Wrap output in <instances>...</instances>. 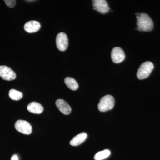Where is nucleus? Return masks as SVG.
<instances>
[{
  "mask_svg": "<svg viewBox=\"0 0 160 160\" xmlns=\"http://www.w3.org/2000/svg\"><path fill=\"white\" fill-rule=\"evenodd\" d=\"M11 160H18V157L17 155L14 154L12 157Z\"/></svg>",
  "mask_w": 160,
  "mask_h": 160,
  "instance_id": "nucleus-17",
  "label": "nucleus"
},
{
  "mask_svg": "<svg viewBox=\"0 0 160 160\" xmlns=\"http://www.w3.org/2000/svg\"><path fill=\"white\" fill-rule=\"evenodd\" d=\"M114 98L110 95H107L100 100L98 105V109L101 112H106L112 109L114 107Z\"/></svg>",
  "mask_w": 160,
  "mask_h": 160,
  "instance_id": "nucleus-2",
  "label": "nucleus"
},
{
  "mask_svg": "<svg viewBox=\"0 0 160 160\" xmlns=\"http://www.w3.org/2000/svg\"><path fill=\"white\" fill-rule=\"evenodd\" d=\"M66 86L73 91L77 90L78 88V84L77 81L73 78L67 77L64 80Z\"/></svg>",
  "mask_w": 160,
  "mask_h": 160,
  "instance_id": "nucleus-13",
  "label": "nucleus"
},
{
  "mask_svg": "<svg viewBox=\"0 0 160 160\" xmlns=\"http://www.w3.org/2000/svg\"><path fill=\"white\" fill-rule=\"evenodd\" d=\"M111 58L115 63H120L122 62L125 58V54L123 49L120 47H115L111 52Z\"/></svg>",
  "mask_w": 160,
  "mask_h": 160,
  "instance_id": "nucleus-8",
  "label": "nucleus"
},
{
  "mask_svg": "<svg viewBox=\"0 0 160 160\" xmlns=\"http://www.w3.org/2000/svg\"><path fill=\"white\" fill-rule=\"evenodd\" d=\"M0 77L3 80L11 81L16 78V74L14 71L7 66H0Z\"/></svg>",
  "mask_w": 160,
  "mask_h": 160,
  "instance_id": "nucleus-6",
  "label": "nucleus"
},
{
  "mask_svg": "<svg viewBox=\"0 0 160 160\" xmlns=\"http://www.w3.org/2000/svg\"><path fill=\"white\" fill-rule=\"evenodd\" d=\"M27 109L29 112L37 114L42 113L44 110V108L41 104L35 102L29 103L27 106Z\"/></svg>",
  "mask_w": 160,
  "mask_h": 160,
  "instance_id": "nucleus-11",
  "label": "nucleus"
},
{
  "mask_svg": "<svg viewBox=\"0 0 160 160\" xmlns=\"http://www.w3.org/2000/svg\"><path fill=\"white\" fill-rule=\"evenodd\" d=\"M41 28V25L37 21H31L27 22L24 26L25 31L29 33L38 32Z\"/></svg>",
  "mask_w": 160,
  "mask_h": 160,
  "instance_id": "nucleus-10",
  "label": "nucleus"
},
{
  "mask_svg": "<svg viewBox=\"0 0 160 160\" xmlns=\"http://www.w3.org/2000/svg\"><path fill=\"white\" fill-rule=\"evenodd\" d=\"M154 68L153 63L150 62L143 63L138 69L137 76L140 80L144 79L149 76Z\"/></svg>",
  "mask_w": 160,
  "mask_h": 160,
  "instance_id": "nucleus-3",
  "label": "nucleus"
},
{
  "mask_svg": "<svg viewBox=\"0 0 160 160\" xmlns=\"http://www.w3.org/2000/svg\"><path fill=\"white\" fill-rule=\"evenodd\" d=\"M4 2L6 3V5L10 8L14 7L16 3V1L15 0H5Z\"/></svg>",
  "mask_w": 160,
  "mask_h": 160,
  "instance_id": "nucleus-16",
  "label": "nucleus"
},
{
  "mask_svg": "<svg viewBox=\"0 0 160 160\" xmlns=\"http://www.w3.org/2000/svg\"><path fill=\"white\" fill-rule=\"evenodd\" d=\"M111 153L110 150L109 149H105L102 151H99L98 152L94 157V159L95 160H102L105 159L109 156Z\"/></svg>",
  "mask_w": 160,
  "mask_h": 160,
  "instance_id": "nucleus-14",
  "label": "nucleus"
},
{
  "mask_svg": "<svg viewBox=\"0 0 160 160\" xmlns=\"http://www.w3.org/2000/svg\"><path fill=\"white\" fill-rule=\"evenodd\" d=\"M9 94L10 98L15 101L21 100L23 97V94L22 92L14 89H10Z\"/></svg>",
  "mask_w": 160,
  "mask_h": 160,
  "instance_id": "nucleus-15",
  "label": "nucleus"
},
{
  "mask_svg": "<svg viewBox=\"0 0 160 160\" xmlns=\"http://www.w3.org/2000/svg\"><path fill=\"white\" fill-rule=\"evenodd\" d=\"M15 127L17 131L23 134L29 135L32 132V127L30 123L22 120H18L16 122Z\"/></svg>",
  "mask_w": 160,
  "mask_h": 160,
  "instance_id": "nucleus-4",
  "label": "nucleus"
},
{
  "mask_svg": "<svg viewBox=\"0 0 160 160\" xmlns=\"http://www.w3.org/2000/svg\"><path fill=\"white\" fill-rule=\"evenodd\" d=\"M87 134L86 132H82L74 137L70 141V144L72 146H78L82 143L86 139Z\"/></svg>",
  "mask_w": 160,
  "mask_h": 160,
  "instance_id": "nucleus-12",
  "label": "nucleus"
},
{
  "mask_svg": "<svg viewBox=\"0 0 160 160\" xmlns=\"http://www.w3.org/2000/svg\"><path fill=\"white\" fill-rule=\"evenodd\" d=\"M138 29L140 31L149 32L153 29V22L146 13H136Z\"/></svg>",
  "mask_w": 160,
  "mask_h": 160,
  "instance_id": "nucleus-1",
  "label": "nucleus"
},
{
  "mask_svg": "<svg viewBox=\"0 0 160 160\" xmlns=\"http://www.w3.org/2000/svg\"><path fill=\"white\" fill-rule=\"evenodd\" d=\"M56 105L60 112L63 114L68 115L71 112V108L68 103L65 100L59 99L56 102Z\"/></svg>",
  "mask_w": 160,
  "mask_h": 160,
  "instance_id": "nucleus-9",
  "label": "nucleus"
},
{
  "mask_svg": "<svg viewBox=\"0 0 160 160\" xmlns=\"http://www.w3.org/2000/svg\"><path fill=\"white\" fill-rule=\"evenodd\" d=\"M93 9L102 14H106L109 12V8L108 3L105 0H94L92 1Z\"/></svg>",
  "mask_w": 160,
  "mask_h": 160,
  "instance_id": "nucleus-7",
  "label": "nucleus"
},
{
  "mask_svg": "<svg viewBox=\"0 0 160 160\" xmlns=\"http://www.w3.org/2000/svg\"><path fill=\"white\" fill-rule=\"evenodd\" d=\"M56 46L61 51H66L68 47V38L67 35L64 32H60L57 36Z\"/></svg>",
  "mask_w": 160,
  "mask_h": 160,
  "instance_id": "nucleus-5",
  "label": "nucleus"
}]
</instances>
